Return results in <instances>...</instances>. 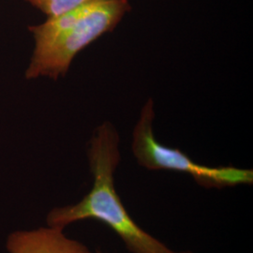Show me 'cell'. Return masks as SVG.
Wrapping results in <instances>:
<instances>
[{
    "label": "cell",
    "mask_w": 253,
    "mask_h": 253,
    "mask_svg": "<svg viewBox=\"0 0 253 253\" xmlns=\"http://www.w3.org/2000/svg\"><path fill=\"white\" fill-rule=\"evenodd\" d=\"M100 253V252H98V253Z\"/></svg>",
    "instance_id": "6"
},
{
    "label": "cell",
    "mask_w": 253,
    "mask_h": 253,
    "mask_svg": "<svg viewBox=\"0 0 253 253\" xmlns=\"http://www.w3.org/2000/svg\"><path fill=\"white\" fill-rule=\"evenodd\" d=\"M119 134L111 122L98 126L88 145L93 176L90 191L72 206L54 208L47 216L48 226L65 227L84 219H96L110 227L130 253H192L173 252L137 224L118 195L115 173L120 163Z\"/></svg>",
    "instance_id": "1"
},
{
    "label": "cell",
    "mask_w": 253,
    "mask_h": 253,
    "mask_svg": "<svg viewBox=\"0 0 253 253\" xmlns=\"http://www.w3.org/2000/svg\"><path fill=\"white\" fill-rule=\"evenodd\" d=\"M130 10L128 0H95L29 27L35 48L26 78L63 77L82 50L113 31Z\"/></svg>",
    "instance_id": "2"
},
{
    "label": "cell",
    "mask_w": 253,
    "mask_h": 253,
    "mask_svg": "<svg viewBox=\"0 0 253 253\" xmlns=\"http://www.w3.org/2000/svg\"><path fill=\"white\" fill-rule=\"evenodd\" d=\"M153 99L145 102L132 132V153L141 166L151 171H172L189 174L206 189L234 188L252 185L253 171L234 166L210 167L192 161L180 149L160 143L155 137Z\"/></svg>",
    "instance_id": "3"
},
{
    "label": "cell",
    "mask_w": 253,
    "mask_h": 253,
    "mask_svg": "<svg viewBox=\"0 0 253 253\" xmlns=\"http://www.w3.org/2000/svg\"><path fill=\"white\" fill-rule=\"evenodd\" d=\"M7 249L10 253H91L84 245L64 235L63 229L51 226L14 232Z\"/></svg>",
    "instance_id": "4"
},
{
    "label": "cell",
    "mask_w": 253,
    "mask_h": 253,
    "mask_svg": "<svg viewBox=\"0 0 253 253\" xmlns=\"http://www.w3.org/2000/svg\"><path fill=\"white\" fill-rule=\"evenodd\" d=\"M47 17L59 15L95 0H27Z\"/></svg>",
    "instance_id": "5"
}]
</instances>
